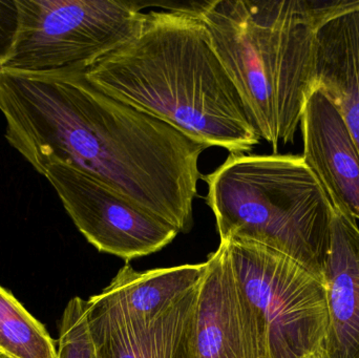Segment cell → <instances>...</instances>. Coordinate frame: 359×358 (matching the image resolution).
<instances>
[{"label":"cell","mask_w":359,"mask_h":358,"mask_svg":"<svg viewBox=\"0 0 359 358\" xmlns=\"http://www.w3.org/2000/svg\"><path fill=\"white\" fill-rule=\"evenodd\" d=\"M207 262L153 270H135L128 263L97 296L86 301L92 330L144 325L159 319L204 279Z\"/></svg>","instance_id":"9c48e42d"},{"label":"cell","mask_w":359,"mask_h":358,"mask_svg":"<svg viewBox=\"0 0 359 358\" xmlns=\"http://www.w3.org/2000/svg\"><path fill=\"white\" fill-rule=\"evenodd\" d=\"M206 262L194 312V358H269L261 321L238 284L226 243L219 242Z\"/></svg>","instance_id":"ba28073f"},{"label":"cell","mask_w":359,"mask_h":358,"mask_svg":"<svg viewBox=\"0 0 359 358\" xmlns=\"http://www.w3.org/2000/svg\"><path fill=\"white\" fill-rule=\"evenodd\" d=\"M0 358H11V357H8V355L4 354V353L0 352Z\"/></svg>","instance_id":"e0dca14e"},{"label":"cell","mask_w":359,"mask_h":358,"mask_svg":"<svg viewBox=\"0 0 359 358\" xmlns=\"http://www.w3.org/2000/svg\"><path fill=\"white\" fill-rule=\"evenodd\" d=\"M6 138L37 170L53 162L81 170L188 233L207 145L105 94L83 69H0Z\"/></svg>","instance_id":"6da1fadb"},{"label":"cell","mask_w":359,"mask_h":358,"mask_svg":"<svg viewBox=\"0 0 359 358\" xmlns=\"http://www.w3.org/2000/svg\"><path fill=\"white\" fill-rule=\"evenodd\" d=\"M83 71L105 94L208 147L248 153L261 141L194 2L143 13L130 40Z\"/></svg>","instance_id":"7a4b0ae2"},{"label":"cell","mask_w":359,"mask_h":358,"mask_svg":"<svg viewBox=\"0 0 359 358\" xmlns=\"http://www.w3.org/2000/svg\"><path fill=\"white\" fill-rule=\"evenodd\" d=\"M43 174L78 230L100 252L126 263L160 252L178 230L94 177L60 162Z\"/></svg>","instance_id":"52a82bcc"},{"label":"cell","mask_w":359,"mask_h":358,"mask_svg":"<svg viewBox=\"0 0 359 358\" xmlns=\"http://www.w3.org/2000/svg\"><path fill=\"white\" fill-rule=\"evenodd\" d=\"M18 8L16 0L0 1V67L4 64L16 36Z\"/></svg>","instance_id":"2e32d148"},{"label":"cell","mask_w":359,"mask_h":358,"mask_svg":"<svg viewBox=\"0 0 359 358\" xmlns=\"http://www.w3.org/2000/svg\"><path fill=\"white\" fill-rule=\"evenodd\" d=\"M318 88L343 113L359 151V8L318 32Z\"/></svg>","instance_id":"4fadbf2b"},{"label":"cell","mask_w":359,"mask_h":358,"mask_svg":"<svg viewBox=\"0 0 359 358\" xmlns=\"http://www.w3.org/2000/svg\"><path fill=\"white\" fill-rule=\"evenodd\" d=\"M57 358H98L88 327L86 301L76 296L63 311Z\"/></svg>","instance_id":"9a60e30c"},{"label":"cell","mask_w":359,"mask_h":358,"mask_svg":"<svg viewBox=\"0 0 359 358\" xmlns=\"http://www.w3.org/2000/svg\"><path fill=\"white\" fill-rule=\"evenodd\" d=\"M0 352L11 358H57L46 327L0 286Z\"/></svg>","instance_id":"5bb4252c"},{"label":"cell","mask_w":359,"mask_h":358,"mask_svg":"<svg viewBox=\"0 0 359 358\" xmlns=\"http://www.w3.org/2000/svg\"><path fill=\"white\" fill-rule=\"evenodd\" d=\"M18 27L0 69H86L138 31L145 4L114 0H16Z\"/></svg>","instance_id":"5b68a950"},{"label":"cell","mask_w":359,"mask_h":358,"mask_svg":"<svg viewBox=\"0 0 359 358\" xmlns=\"http://www.w3.org/2000/svg\"><path fill=\"white\" fill-rule=\"evenodd\" d=\"M202 179L221 242L268 246L324 285L333 205L303 156L230 153Z\"/></svg>","instance_id":"277c9868"},{"label":"cell","mask_w":359,"mask_h":358,"mask_svg":"<svg viewBox=\"0 0 359 358\" xmlns=\"http://www.w3.org/2000/svg\"><path fill=\"white\" fill-rule=\"evenodd\" d=\"M303 158L333 207L359 221V151L343 113L320 88L301 121Z\"/></svg>","instance_id":"30bf717a"},{"label":"cell","mask_w":359,"mask_h":358,"mask_svg":"<svg viewBox=\"0 0 359 358\" xmlns=\"http://www.w3.org/2000/svg\"><path fill=\"white\" fill-rule=\"evenodd\" d=\"M257 312L269 358H316L329 326L324 285L290 256L243 240L224 242Z\"/></svg>","instance_id":"8992f818"},{"label":"cell","mask_w":359,"mask_h":358,"mask_svg":"<svg viewBox=\"0 0 359 358\" xmlns=\"http://www.w3.org/2000/svg\"><path fill=\"white\" fill-rule=\"evenodd\" d=\"M257 132L278 153L295 142L318 88V32L359 0L194 2Z\"/></svg>","instance_id":"3957f363"},{"label":"cell","mask_w":359,"mask_h":358,"mask_svg":"<svg viewBox=\"0 0 359 358\" xmlns=\"http://www.w3.org/2000/svg\"><path fill=\"white\" fill-rule=\"evenodd\" d=\"M324 287L329 326L316 358H359V227L335 207Z\"/></svg>","instance_id":"8fae6325"},{"label":"cell","mask_w":359,"mask_h":358,"mask_svg":"<svg viewBox=\"0 0 359 358\" xmlns=\"http://www.w3.org/2000/svg\"><path fill=\"white\" fill-rule=\"evenodd\" d=\"M198 286L151 323L92 330L98 358H194V324Z\"/></svg>","instance_id":"7c38bea8"}]
</instances>
